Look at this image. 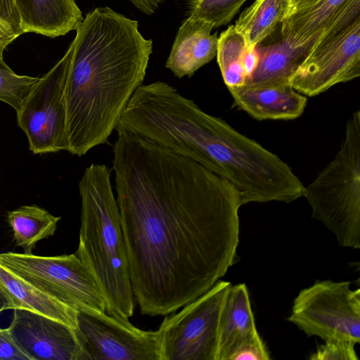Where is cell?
I'll return each instance as SVG.
<instances>
[{"label": "cell", "mask_w": 360, "mask_h": 360, "mask_svg": "<svg viewBox=\"0 0 360 360\" xmlns=\"http://www.w3.org/2000/svg\"><path fill=\"white\" fill-rule=\"evenodd\" d=\"M116 131L112 169L133 295L142 314L167 315L236 262L240 196L196 162Z\"/></svg>", "instance_id": "1"}, {"label": "cell", "mask_w": 360, "mask_h": 360, "mask_svg": "<svg viewBox=\"0 0 360 360\" xmlns=\"http://www.w3.org/2000/svg\"><path fill=\"white\" fill-rule=\"evenodd\" d=\"M65 86L66 139L82 156L108 142L146 76L153 41L136 20L108 6L89 12L76 30Z\"/></svg>", "instance_id": "2"}, {"label": "cell", "mask_w": 360, "mask_h": 360, "mask_svg": "<svg viewBox=\"0 0 360 360\" xmlns=\"http://www.w3.org/2000/svg\"><path fill=\"white\" fill-rule=\"evenodd\" d=\"M110 176L107 165L93 163L79 180L81 226L75 253L98 283L105 300L106 313L128 319L134 314V297Z\"/></svg>", "instance_id": "3"}, {"label": "cell", "mask_w": 360, "mask_h": 360, "mask_svg": "<svg viewBox=\"0 0 360 360\" xmlns=\"http://www.w3.org/2000/svg\"><path fill=\"white\" fill-rule=\"evenodd\" d=\"M303 196L311 217L322 222L340 245L360 248V111L347 122L345 139L334 159L307 186Z\"/></svg>", "instance_id": "4"}, {"label": "cell", "mask_w": 360, "mask_h": 360, "mask_svg": "<svg viewBox=\"0 0 360 360\" xmlns=\"http://www.w3.org/2000/svg\"><path fill=\"white\" fill-rule=\"evenodd\" d=\"M0 262L44 292L77 311L106 313L103 294L75 253L54 257L8 252Z\"/></svg>", "instance_id": "5"}, {"label": "cell", "mask_w": 360, "mask_h": 360, "mask_svg": "<svg viewBox=\"0 0 360 360\" xmlns=\"http://www.w3.org/2000/svg\"><path fill=\"white\" fill-rule=\"evenodd\" d=\"M231 286L219 280L178 313L165 317L158 329L161 360H217L219 322Z\"/></svg>", "instance_id": "6"}, {"label": "cell", "mask_w": 360, "mask_h": 360, "mask_svg": "<svg viewBox=\"0 0 360 360\" xmlns=\"http://www.w3.org/2000/svg\"><path fill=\"white\" fill-rule=\"evenodd\" d=\"M360 76V17L338 19L324 30L289 78L299 93L314 96Z\"/></svg>", "instance_id": "7"}, {"label": "cell", "mask_w": 360, "mask_h": 360, "mask_svg": "<svg viewBox=\"0 0 360 360\" xmlns=\"http://www.w3.org/2000/svg\"><path fill=\"white\" fill-rule=\"evenodd\" d=\"M350 281H316L294 299L288 321L308 337L360 342V289Z\"/></svg>", "instance_id": "8"}, {"label": "cell", "mask_w": 360, "mask_h": 360, "mask_svg": "<svg viewBox=\"0 0 360 360\" xmlns=\"http://www.w3.org/2000/svg\"><path fill=\"white\" fill-rule=\"evenodd\" d=\"M72 41L63 56L34 85L16 112L34 154L66 150L65 86L73 53Z\"/></svg>", "instance_id": "9"}, {"label": "cell", "mask_w": 360, "mask_h": 360, "mask_svg": "<svg viewBox=\"0 0 360 360\" xmlns=\"http://www.w3.org/2000/svg\"><path fill=\"white\" fill-rule=\"evenodd\" d=\"M85 360H161L160 333L107 313L77 311V330Z\"/></svg>", "instance_id": "10"}, {"label": "cell", "mask_w": 360, "mask_h": 360, "mask_svg": "<svg viewBox=\"0 0 360 360\" xmlns=\"http://www.w3.org/2000/svg\"><path fill=\"white\" fill-rule=\"evenodd\" d=\"M8 329L30 360H85L76 330L61 321L15 309Z\"/></svg>", "instance_id": "11"}, {"label": "cell", "mask_w": 360, "mask_h": 360, "mask_svg": "<svg viewBox=\"0 0 360 360\" xmlns=\"http://www.w3.org/2000/svg\"><path fill=\"white\" fill-rule=\"evenodd\" d=\"M0 16L18 36L52 38L76 30L84 20L75 0H0Z\"/></svg>", "instance_id": "12"}, {"label": "cell", "mask_w": 360, "mask_h": 360, "mask_svg": "<svg viewBox=\"0 0 360 360\" xmlns=\"http://www.w3.org/2000/svg\"><path fill=\"white\" fill-rule=\"evenodd\" d=\"M234 105L258 120H294L304 111L307 99L288 80L228 88Z\"/></svg>", "instance_id": "13"}, {"label": "cell", "mask_w": 360, "mask_h": 360, "mask_svg": "<svg viewBox=\"0 0 360 360\" xmlns=\"http://www.w3.org/2000/svg\"><path fill=\"white\" fill-rule=\"evenodd\" d=\"M213 25L203 19L188 15L179 27L166 68L176 77L192 76L210 62L217 54L218 37L212 34Z\"/></svg>", "instance_id": "14"}, {"label": "cell", "mask_w": 360, "mask_h": 360, "mask_svg": "<svg viewBox=\"0 0 360 360\" xmlns=\"http://www.w3.org/2000/svg\"><path fill=\"white\" fill-rule=\"evenodd\" d=\"M259 337L247 286L231 285L219 322L217 360H231L242 345Z\"/></svg>", "instance_id": "15"}, {"label": "cell", "mask_w": 360, "mask_h": 360, "mask_svg": "<svg viewBox=\"0 0 360 360\" xmlns=\"http://www.w3.org/2000/svg\"><path fill=\"white\" fill-rule=\"evenodd\" d=\"M0 290L8 309H20L61 321L77 330V311L27 282L0 262Z\"/></svg>", "instance_id": "16"}, {"label": "cell", "mask_w": 360, "mask_h": 360, "mask_svg": "<svg viewBox=\"0 0 360 360\" xmlns=\"http://www.w3.org/2000/svg\"><path fill=\"white\" fill-rule=\"evenodd\" d=\"M350 0H315L293 10L281 23L282 40L293 48L314 43Z\"/></svg>", "instance_id": "17"}, {"label": "cell", "mask_w": 360, "mask_h": 360, "mask_svg": "<svg viewBox=\"0 0 360 360\" xmlns=\"http://www.w3.org/2000/svg\"><path fill=\"white\" fill-rule=\"evenodd\" d=\"M290 0H255L234 25L243 35L248 51H253L274 33L290 15Z\"/></svg>", "instance_id": "18"}, {"label": "cell", "mask_w": 360, "mask_h": 360, "mask_svg": "<svg viewBox=\"0 0 360 360\" xmlns=\"http://www.w3.org/2000/svg\"><path fill=\"white\" fill-rule=\"evenodd\" d=\"M313 43L293 48L282 40L265 46L256 47L259 60L245 84H257L288 80L310 51ZM245 85V84H244Z\"/></svg>", "instance_id": "19"}, {"label": "cell", "mask_w": 360, "mask_h": 360, "mask_svg": "<svg viewBox=\"0 0 360 360\" xmlns=\"http://www.w3.org/2000/svg\"><path fill=\"white\" fill-rule=\"evenodd\" d=\"M7 219L16 245L22 248L24 253L32 254L38 241L53 236L60 217L32 205L8 212Z\"/></svg>", "instance_id": "20"}, {"label": "cell", "mask_w": 360, "mask_h": 360, "mask_svg": "<svg viewBox=\"0 0 360 360\" xmlns=\"http://www.w3.org/2000/svg\"><path fill=\"white\" fill-rule=\"evenodd\" d=\"M247 51L245 39L234 25H230L218 37L216 56L227 88L247 83L248 76L245 68Z\"/></svg>", "instance_id": "21"}, {"label": "cell", "mask_w": 360, "mask_h": 360, "mask_svg": "<svg viewBox=\"0 0 360 360\" xmlns=\"http://www.w3.org/2000/svg\"><path fill=\"white\" fill-rule=\"evenodd\" d=\"M3 53L0 51V101L11 105L17 112L39 77L16 74L4 61Z\"/></svg>", "instance_id": "22"}, {"label": "cell", "mask_w": 360, "mask_h": 360, "mask_svg": "<svg viewBox=\"0 0 360 360\" xmlns=\"http://www.w3.org/2000/svg\"><path fill=\"white\" fill-rule=\"evenodd\" d=\"M248 0H190L188 15L210 22L214 28L227 25Z\"/></svg>", "instance_id": "23"}, {"label": "cell", "mask_w": 360, "mask_h": 360, "mask_svg": "<svg viewBox=\"0 0 360 360\" xmlns=\"http://www.w3.org/2000/svg\"><path fill=\"white\" fill-rule=\"evenodd\" d=\"M312 353L311 360H359L356 343L342 339H327Z\"/></svg>", "instance_id": "24"}, {"label": "cell", "mask_w": 360, "mask_h": 360, "mask_svg": "<svg viewBox=\"0 0 360 360\" xmlns=\"http://www.w3.org/2000/svg\"><path fill=\"white\" fill-rule=\"evenodd\" d=\"M269 354L261 337L242 345L231 360H268Z\"/></svg>", "instance_id": "25"}, {"label": "cell", "mask_w": 360, "mask_h": 360, "mask_svg": "<svg viewBox=\"0 0 360 360\" xmlns=\"http://www.w3.org/2000/svg\"><path fill=\"white\" fill-rule=\"evenodd\" d=\"M0 360H30L16 344L8 328H0Z\"/></svg>", "instance_id": "26"}, {"label": "cell", "mask_w": 360, "mask_h": 360, "mask_svg": "<svg viewBox=\"0 0 360 360\" xmlns=\"http://www.w3.org/2000/svg\"><path fill=\"white\" fill-rule=\"evenodd\" d=\"M18 37L11 26L0 16V51L4 52L7 46Z\"/></svg>", "instance_id": "27"}, {"label": "cell", "mask_w": 360, "mask_h": 360, "mask_svg": "<svg viewBox=\"0 0 360 360\" xmlns=\"http://www.w3.org/2000/svg\"><path fill=\"white\" fill-rule=\"evenodd\" d=\"M136 8L146 15L153 14L165 0H129Z\"/></svg>", "instance_id": "28"}, {"label": "cell", "mask_w": 360, "mask_h": 360, "mask_svg": "<svg viewBox=\"0 0 360 360\" xmlns=\"http://www.w3.org/2000/svg\"><path fill=\"white\" fill-rule=\"evenodd\" d=\"M7 309H8V301L4 292L0 290V313Z\"/></svg>", "instance_id": "29"}, {"label": "cell", "mask_w": 360, "mask_h": 360, "mask_svg": "<svg viewBox=\"0 0 360 360\" xmlns=\"http://www.w3.org/2000/svg\"><path fill=\"white\" fill-rule=\"evenodd\" d=\"M315 0H297L296 2L295 3V4L292 7L291 12L295 9L302 7V6L307 5L309 3L313 2Z\"/></svg>", "instance_id": "30"}, {"label": "cell", "mask_w": 360, "mask_h": 360, "mask_svg": "<svg viewBox=\"0 0 360 360\" xmlns=\"http://www.w3.org/2000/svg\"><path fill=\"white\" fill-rule=\"evenodd\" d=\"M297 0H290V2H291V4H292V6L295 4V3L296 2Z\"/></svg>", "instance_id": "31"}]
</instances>
